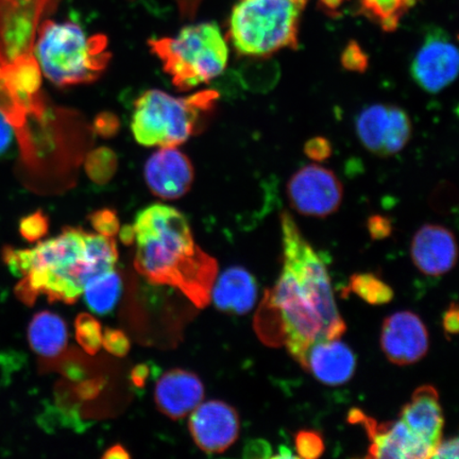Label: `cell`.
Segmentation results:
<instances>
[{"label":"cell","instance_id":"6da1fadb","mask_svg":"<svg viewBox=\"0 0 459 459\" xmlns=\"http://www.w3.org/2000/svg\"><path fill=\"white\" fill-rule=\"evenodd\" d=\"M283 269L266 291L255 316L258 337L284 346L297 363L316 342L337 340L347 331L338 312L331 279L323 261L290 214L281 215Z\"/></svg>","mask_w":459,"mask_h":459},{"label":"cell","instance_id":"7a4b0ae2","mask_svg":"<svg viewBox=\"0 0 459 459\" xmlns=\"http://www.w3.org/2000/svg\"><path fill=\"white\" fill-rule=\"evenodd\" d=\"M117 260L113 238L72 227L34 248L5 247L3 250L4 263L21 278L16 297L27 306H32L39 296L48 297L50 302H76L85 285L113 271Z\"/></svg>","mask_w":459,"mask_h":459},{"label":"cell","instance_id":"3957f363","mask_svg":"<svg viewBox=\"0 0 459 459\" xmlns=\"http://www.w3.org/2000/svg\"><path fill=\"white\" fill-rule=\"evenodd\" d=\"M134 227V266L149 282L179 290L195 306H209L218 273L213 256L195 243L181 212L153 204L137 214Z\"/></svg>","mask_w":459,"mask_h":459},{"label":"cell","instance_id":"277c9868","mask_svg":"<svg viewBox=\"0 0 459 459\" xmlns=\"http://www.w3.org/2000/svg\"><path fill=\"white\" fill-rule=\"evenodd\" d=\"M33 51L44 76L57 86L95 82L111 57L107 37L88 36L77 22L53 20L39 26Z\"/></svg>","mask_w":459,"mask_h":459},{"label":"cell","instance_id":"5b68a950","mask_svg":"<svg viewBox=\"0 0 459 459\" xmlns=\"http://www.w3.org/2000/svg\"><path fill=\"white\" fill-rule=\"evenodd\" d=\"M308 0H238L230 15L228 39L239 55L266 57L297 49Z\"/></svg>","mask_w":459,"mask_h":459},{"label":"cell","instance_id":"8992f818","mask_svg":"<svg viewBox=\"0 0 459 459\" xmlns=\"http://www.w3.org/2000/svg\"><path fill=\"white\" fill-rule=\"evenodd\" d=\"M177 89L186 91L208 83L226 70L227 39L214 22L182 28L174 38L149 42Z\"/></svg>","mask_w":459,"mask_h":459},{"label":"cell","instance_id":"52a82bcc","mask_svg":"<svg viewBox=\"0 0 459 459\" xmlns=\"http://www.w3.org/2000/svg\"><path fill=\"white\" fill-rule=\"evenodd\" d=\"M216 99L213 91L188 97H174L160 90L147 91L135 101L132 134L143 146H179L196 132L201 115L213 108Z\"/></svg>","mask_w":459,"mask_h":459},{"label":"cell","instance_id":"ba28073f","mask_svg":"<svg viewBox=\"0 0 459 459\" xmlns=\"http://www.w3.org/2000/svg\"><path fill=\"white\" fill-rule=\"evenodd\" d=\"M355 128L367 151L377 156L390 157L403 151L409 143L412 126L403 108L376 103L359 112Z\"/></svg>","mask_w":459,"mask_h":459},{"label":"cell","instance_id":"9c48e42d","mask_svg":"<svg viewBox=\"0 0 459 459\" xmlns=\"http://www.w3.org/2000/svg\"><path fill=\"white\" fill-rule=\"evenodd\" d=\"M287 195L292 208L300 214L323 218L340 209L343 188L334 172L311 164L292 175Z\"/></svg>","mask_w":459,"mask_h":459},{"label":"cell","instance_id":"30bf717a","mask_svg":"<svg viewBox=\"0 0 459 459\" xmlns=\"http://www.w3.org/2000/svg\"><path fill=\"white\" fill-rule=\"evenodd\" d=\"M458 63V49L450 34L434 28L424 37L411 62V77L423 91L437 94L455 82Z\"/></svg>","mask_w":459,"mask_h":459},{"label":"cell","instance_id":"8fae6325","mask_svg":"<svg viewBox=\"0 0 459 459\" xmlns=\"http://www.w3.org/2000/svg\"><path fill=\"white\" fill-rule=\"evenodd\" d=\"M61 0H0V49L10 55L30 53L43 17Z\"/></svg>","mask_w":459,"mask_h":459},{"label":"cell","instance_id":"7c38bea8","mask_svg":"<svg viewBox=\"0 0 459 459\" xmlns=\"http://www.w3.org/2000/svg\"><path fill=\"white\" fill-rule=\"evenodd\" d=\"M349 421L364 427L370 439L369 455L372 458L426 459L432 457L433 450L416 437L399 419L398 421L377 423L359 410H352Z\"/></svg>","mask_w":459,"mask_h":459},{"label":"cell","instance_id":"4fadbf2b","mask_svg":"<svg viewBox=\"0 0 459 459\" xmlns=\"http://www.w3.org/2000/svg\"><path fill=\"white\" fill-rule=\"evenodd\" d=\"M189 415L188 429L195 444L209 455L225 452L238 438V411L226 402H204Z\"/></svg>","mask_w":459,"mask_h":459},{"label":"cell","instance_id":"5bb4252c","mask_svg":"<svg viewBox=\"0 0 459 459\" xmlns=\"http://www.w3.org/2000/svg\"><path fill=\"white\" fill-rule=\"evenodd\" d=\"M429 343L427 326L415 313L398 312L384 320L381 347L393 364L405 366L417 363L426 357Z\"/></svg>","mask_w":459,"mask_h":459},{"label":"cell","instance_id":"9a60e30c","mask_svg":"<svg viewBox=\"0 0 459 459\" xmlns=\"http://www.w3.org/2000/svg\"><path fill=\"white\" fill-rule=\"evenodd\" d=\"M145 180L156 196L178 199L185 196L193 185V165L177 147H162L148 159Z\"/></svg>","mask_w":459,"mask_h":459},{"label":"cell","instance_id":"2e32d148","mask_svg":"<svg viewBox=\"0 0 459 459\" xmlns=\"http://www.w3.org/2000/svg\"><path fill=\"white\" fill-rule=\"evenodd\" d=\"M415 266L427 275L438 277L452 271L457 258L455 234L439 225H424L415 234L411 247Z\"/></svg>","mask_w":459,"mask_h":459},{"label":"cell","instance_id":"e0dca14e","mask_svg":"<svg viewBox=\"0 0 459 459\" xmlns=\"http://www.w3.org/2000/svg\"><path fill=\"white\" fill-rule=\"evenodd\" d=\"M337 340L316 342L308 348L300 366L325 385L338 386L351 380L357 358L346 343Z\"/></svg>","mask_w":459,"mask_h":459},{"label":"cell","instance_id":"ac0fdd59","mask_svg":"<svg viewBox=\"0 0 459 459\" xmlns=\"http://www.w3.org/2000/svg\"><path fill=\"white\" fill-rule=\"evenodd\" d=\"M204 397V387L198 376L183 369L165 372L154 390L159 411L174 420L191 414Z\"/></svg>","mask_w":459,"mask_h":459},{"label":"cell","instance_id":"d6986e66","mask_svg":"<svg viewBox=\"0 0 459 459\" xmlns=\"http://www.w3.org/2000/svg\"><path fill=\"white\" fill-rule=\"evenodd\" d=\"M400 420L434 453L443 440L445 424L437 390L432 385L417 388L409 403L402 409Z\"/></svg>","mask_w":459,"mask_h":459},{"label":"cell","instance_id":"ffe728a7","mask_svg":"<svg viewBox=\"0 0 459 459\" xmlns=\"http://www.w3.org/2000/svg\"><path fill=\"white\" fill-rule=\"evenodd\" d=\"M256 281L247 269L234 266L223 272L212 289L215 307L223 313L245 315L255 307Z\"/></svg>","mask_w":459,"mask_h":459},{"label":"cell","instance_id":"44dd1931","mask_svg":"<svg viewBox=\"0 0 459 459\" xmlns=\"http://www.w3.org/2000/svg\"><path fill=\"white\" fill-rule=\"evenodd\" d=\"M67 329L65 320L51 312L34 315L28 326V342L32 351L39 358L57 357L67 344Z\"/></svg>","mask_w":459,"mask_h":459},{"label":"cell","instance_id":"7402d4cb","mask_svg":"<svg viewBox=\"0 0 459 459\" xmlns=\"http://www.w3.org/2000/svg\"><path fill=\"white\" fill-rule=\"evenodd\" d=\"M419 0H358L359 11L385 32L397 30L403 17Z\"/></svg>","mask_w":459,"mask_h":459},{"label":"cell","instance_id":"603a6c76","mask_svg":"<svg viewBox=\"0 0 459 459\" xmlns=\"http://www.w3.org/2000/svg\"><path fill=\"white\" fill-rule=\"evenodd\" d=\"M122 292V279L114 271L99 275L85 285L83 294L91 312L107 315L117 306Z\"/></svg>","mask_w":459,"mask_h":459},{"label":"cell","instance_id":"cb8c5ba5","mask_svg":"<svg viewBox=\"0 0 459 459\" xmlns=\"http://www.w3.org/2000/svg\"><path fill=\"white\" fill-rule=\"evenodd\" d=\"M349 291L371 306H383L394 299L392 287L370 273L353 274L350 279Z\"/></svg>","mask_w":459,"mask_h":459},{"label":"cell","instance_id":"d4e9b609","mask_svg":"<svg viewBox=\"0 0 459 459\" xmlns=\"http://www.w3.org/2000/svg\"><path fill=\"white\" fill-rule=\"evenodd\" d=\"M76 338L89 354H95L102 347V328L100 321L90 314H80L74 324Z\"/></svg>","mask_w":459,"mask_h":459},{"label":"cell","instance_id":"484cf974","mask_svg":"<svg viewBox=\"0 0 459 459\" xmlns=\"http://www.w3.org/2000/svg\"><path fill=\"white\" fill-rule=\"evenodd\" d=\"M115 169H117V158L106 148L91 152L86 162V170L91 180L99 183L110 180Z\"/></svg>","mask_w":459,"mask_h":459},{"label":"cell","instance_id":"4316f807","mask_svg":"<svg viewBox=\"0 0 459 459\" xmlns=\"http://www.w3.org/2000/svg\"><path fill=\"white\" fill-rule=\"evenodd\" d=\"M298 456L304 459H315L323 455L325 444L323 436L314 430L304 429L295 436Z\"/></svg>","mask_w":459,"mask_h":459},{"label":"cell","instance_id":"83f0119b","mask_svg":"<svg viewBox=\"0 0 459 459\" xmlns=\"http://www.w3.org/2000/svg\"><path fill=\"white\" fill-rule=\"evenodd\" d=\"M9 100L0 85V159L7 156L13 146L15 128L8 114Z\"/></svg>","mask_w":459,"mask_h":459},{"label":"cell","instance_id":"f1b7e54d","mask_svg":"<svg viewBox=\"0 0 459 459\" xmlns=\"http://www.w3.org/2000/svg\"><path fill=\"white\" fill-rule=\"evenodd\" d=\"M48 231V218L43 212L28 215L20 222V233L28 242L33 243L45 237Z\"/></svg>","mask_w":459,"mask_h":459},{"label":"cell","instance_id":"f546056e","mask_svg":"<svg viewBox=\"0 0 459 459\" xmlns=\"http://www.w3.org/2000/svg\"><path fill=\"white\" fill-rule=\"evenodd\" d=\"M91 226L99 234L113 238L119 232V220L117 214L111 210L95 212L90 217Z\"/></svg>","mask_w":459,"mask_h":459},{"label":"cell","instance_id":"4dcf8cb0","mask_svg":"<svg viewBox=\"0 0 459 459\" xmlns=\"http://www.w3.org/2000/svg\"><path fill=\"white\" fill-rule=\"evenodd\" d=\"M342 63L348 71L363 73L368 66V56L357 42H350L343 49Z\"/></svg>","mask_w":459,"mask_h":459},{"label":"cell","instance_id":"1f68e13d","mask_svg":"<svg viewBox=\"0 0 459 459\" xmlns=\"http://www.w3.org/2000/svg\"><path fill=\"white\" fill-rule=\"evenodd\" d=\"M102 347L115 357L124 358L130 350V341L123 331L107 329L102 333Z\"/></svg>","mask_w":459,"mask_h":459},{"label":"cell","instance_id":"d6a6232c","mask_svg":"<svg viewBox=\"0 0 459 459\" xmlns=\"http://www.w3.org/2000/svg\"><path fill=\"white\" fill-rule=\"evenodd\" d=\"M304 152L315 162H323V160L331 156L332 146L330 142L325 139V137L317 136L306 143Z\"/></svg>","mask_w":459,"mask_h":459},{"label":"cell","instance_id":"836d02e7","mask_svg":"<svg viewBox=\"0 0 459 459\" xmlns=\"http://www.w3.org/2000/svg\"><path fill=\"white\" fill-rule=\"evenodd\" d=\"M368 229L373 239H382L392 233V223L383 216H372L368 221Z\"/></svg>","mask_w":459,"mask_h":459},{"label":"cell","instance_id":"e575fe53","mask_svg":"<svg viewBox=\"0 0 459 459\" xmlns=\"http://www.w3.org/2000/svg\"><path fill=\"white\" fill-rule=\"evenodd\" d=\"M458 445L457 437L446 441L441 440L430 458L458 459Z\"/></svg>","mask_w":459,"mask_h":459},{"label":"cell","instance_id":"d590c367","mask_svg":"<svg viewBox=\"0 0 459 459\" xmlns=\"http://www.w3.org/2000/svg\"><path fill=\"white\" fill-rule=\"evenodd\" d=\"M445 333L447 336L456 335L459 330V312L456 303H452L443 318Z\"/></svg>","mask_w":459,"mask_h":459},{"label":"cell","instance_id":"8d00e7d4","mask_svg":"<svg viewBox=\"0 0 459 459\" xmlns=\"http://www.w3.org/2000/svg\"><path fill=\"white\" fill-rule=\"evenodd\" d=\"M271 446L263 440L250 441L245 447L244 456L245 457H272Z\"/></svg>","mask_w":459,"mask_h":459},{"label":"cell","instance_id":"74e56055","mask_svg":"<svg viewBox=\"0 0 459 459\" xmlns=\"http://www.w3.org/2000/svg\"><path fill=\"white\" fill-rule=\"evenodd\" d=\"M349 0H318V5L324 13L331 17L340 16L341 10Z\"/></svg>","mask_w":459,"mask_h":459},{"label":"cell","instance_id":"f35d334b","mask_svg":"<svg viewBox=\"0 0 459 459\" xmlns=\"http://www.w3.org/2000/svg\"><path fill=\"white\" fill-rule=\"evenodd\" d=\"M149 376V369L146 365L136 366L131 373V380L137 387L145 385L147 377Z\"/></svg>","mask_w":459,"mask_h":459},{"label":"cell","instance_id":"ab89813d","mask_svg":"<svg viewBox=\"0 0 459 459\" xmlns=\"http://www.w3.org/2000/svg\"><path fill=\"white\" fill-rule=\"evenodd\" d=\"M103 458H128L130 457L129 453L124 449L123 446L115 445L106 452Z\"/></svg>","mask_w":459,"mask_h":459},{"label":"cell","instance_id":"60d3db41","mask_svg":"<svg viewBox=\"0 0 459 459\" xmlns=\"http://www.w3.org/2000/svg\"><path fill=\"white\" fill-rule=\"evenodd\" d=\"M120 239L126 245H131L134 242V227L126 226L122 230H119Z\"/></svg>","mask_w":459,"mask_h":459},{"label":"cell","instance_id":"b9f144b4","mask_svg":"<svg viewBox=\"0 0 459 459\" xmlns=\"http://www.w3.org/2000/svg\"><path fill=\"white\" fill-rule=\"evenodd\" d=\"M273 458H295L296 456L292 455L291 451L289 447L281 446L278 452V455H273Z\"/></svg>","mask_w":459,"mask_h":459}]
</instances>
